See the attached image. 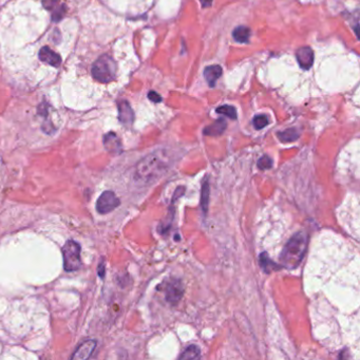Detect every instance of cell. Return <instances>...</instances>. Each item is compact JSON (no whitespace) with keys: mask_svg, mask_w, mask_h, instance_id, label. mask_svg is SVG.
<instances>
[{"mask_svg":"<svg viewBox=\"0 0 360 360\" xmlns=\"http://www.w3.org/2000/svg\"><path fill=\"white\" fill-rule=\"evenodd\" d=\"M170 158L165 150L150 153L138 162L135 167L134 179L137 182L150 183L163 175L168 169Z\"/></svg>","mask_w":360,"mask_h":360,"instance_id":"6da1fadb","label":"cell"},{"mask_svg":"<svg viewBox=\"0 0 360 360\" xmlns=\"http://www.w3.org/2000/svg\"><path fill=\"white\" fill-rule=\"evenodd\" d=\"M309 238L306 233H297L285 244L280 256V261L286 269L293 270L298 267L308 249Z\"/></svg>","mask_w":360,"mask_h":360,"instance_id":"7a4b0ae2","label":"cell"},{"mask_svg":"<svg viewBox=\"0 0 360 360\" xmlns=\"http://www.w3.org/2000/svg\"><path fill=\"white\" fill-rule=\"evenodd\" d=\"M116 73V63L112 59L111 56L105 54L98 57L92 66V76H93L97 81L110 82L115 77Z\"/></svg>","mask_w":360,"mask_h":360,"instance_id":"3957f363","label":"cell"},{"mask_svg":"<svg viewBox=\"0 0 360 360\" xmlns=\"http://www.w3.org/2000/svg\"><path fill=\"white\" fill-rule=\"evenodd\" d=\"M80 245L74 241V240H69V241L62 247V256H63V267L66 272H75L80 269L81 266V258H80Z\"/></svg>","mask_w":360,"mask_h":360,"instance_id":"277c9868","label":"cell"},{"mask_svg":"<svg viewBox=\"0 0 360 360\" xmlns=\"http://www.w3.org/2000/svg\"><path fill=\"white\" fill-rule=\"evenodd\" d=\"M121 204V201L113 191L107 190L101 193L96 202V210L101 215H107Z\"/></svg>","mask_w":360,"mask_h":360,"instance_id":"5b68a950","label":"cell"},{"mask_svg":"<svg viewBox=\"0 0 360 360\" xmlns=\"http://www.w3.org/2000/svg\"><path fill=\"white\" fill-rule=\"evenodd\" d=\"M165 298L169 303H178L183 296V284L179 279H169L163 283Z\"/></svg>","mask_w":360,"mask_h":360,"instance_id":"8992f818","label":"cell"},{"mask_svg":"<svg viewBox=\"0 0 360 360\" xmlns=\"http://www.w3.org/2000/svg\"><path fill=\"white\" fill-rule=\"evenodd\" d=\"M296 58L303 70H309L314 63V52L310 47H302L297 50Z\"/></svg>","mask_w":360,"mask_h":360,"instance_id":"52a82bcc","label":"cell"},{"mask_svg":"<svg viewBox=\"0 0 360 360\" xmlns=\"http://www.w3.org/2000/svg\"><path fill=\"white\" fill-rule=\"evenodd\" d=\"M117 107H118L119 122L125 126H130L133 123L134 119V113L130 105H129L128 101L126 100H121L117 104Z\"/></svg>","mask_w":360,"mask_h":360,"instance_id":"ba28073f","label":"cell"},{"mask_svg":"<svg viewBox=\"0 0 360 360\" xmlns=\"http://www.w3.org/2000/svg\"><path fill=\"white\" fill-rule=\"evenodd\" d=\"M104 146L106 150L112 154H119L123 150L121 140L114 132H109L104 136Z\"/></svg>","mask_w":360,"mask_h":360,"instance_id":"9c48e42d","label":"cell"},{"mask_svg":"<svg viewBox=\"0 0 360 360\" xmlns=\"http://www.w3.org/2000/svg\"><path fill=\"white\" fill-rule=\"evenodd\" d=\"M38 57L41 61L48 63V64H50V66H53L55 68H58L60 66V62H61L60 56L56 52L52 51L49 47H43L39 51Z\"/></svg>","mask_w":360,"mask_h":360,"instance_id":"30bf717a","label":"cell"},{"mask_svg":"<svg viewBox=\"0 0 360 360\" xmlns=\"http://www.w3.org/2000/svg\"><path fill=\"white\" fill-rule=\"evenodd\" d=\"M95 348H96L95 340H87L78 347V349L75 351V353L73 354L72 359H77V360L88 359L92 355V353H93Z\"/></svg>","mask_w":360,"mask_h":360,"instance_id":"8fae6325","label":"cell"},{"mask_svg":"<svg viewBox=\"0 0 360 360\" xmlns=\"http://www.w3.org/2000/svg\"><path fill=\"white\" fill-rule=\"evenodd\" d=\"M222 68L220 66H217V64H214V66H209L204 70V77L207 81V84L210 87H215L216 81L219 79V77L222 75Z\"/></svg>","mask_w":360,"mask_h":360,"instance_id":"7c38bea8","label":"cell"},{"mask_svg":"<svg viewBox=\"0 0 360 360\" xmlns=\"http://www.w3.org/2000/svg\"><path fill=\"white\" fill-rule=\"evenodd\" d=\"M225 129H226V122L224 121V118H220L217 122H215L214 124L204 129V134L209 136H218L222 134Z\"/></svg>","mask_w":360,"mask_h":360,"instance_id":"4fadbf2b","label":"cell"},{"mask_svg":"<svg viewBox=\"0 0 360 360\" xmlns=\"http://www.w3.org/2000/svg\"><path fill=\"white\" fill-rule=\"evenodd\" d=\"M233 36L236 41L241 42V43H246L249 40L251 30H249L247 26L240 25V26H237L236 29L233 31Z\"/></svg>","mask_w":360,"mask_h":360,"instance_id":"5bb4252c","label":"cell"},{"mask_svg":"<svg viewBox=\"0 0 360 360\" xmlns=\"http://www.w3.org/2000/svg\"><path fill=\"white\" fill-rule=\"evenodd\" d=\"M300 136L299 132L297 129L295 128H290V129H286V130L284 131H281L278 133V137L279 140L281 142H284V143H290V142H294L298 140Z\"/></svg>","mask_w":360,"mask_h":360,"instance_id":"9a60e30c","label":"cell"},{"mask_svg":"<svg viewBox=\"0 0 360 360\" xmlns=\"http://www.w3.org/2000/svg\"><path fill=\"white\" fill-rule=\"evenodd\" d=\"M208 203H209V183L205 181L202 185V196H201V205L204 212L207 211Z\"/></svg>","mask_w":360,"mask_h":360,"instance_id":"2e32d148","label":"cell"},{"mask_svg":"<svg viewBox=\"0 0 360 360\" xmlns=\"http://www.w3.org/2000/svg\"><path fill=\"white\" fill-rule=\"evenodd\" d=\"M201 354H200V350L197 346H190L188 347L185 352H184L181 355V359H198L200 358Z\"/></svg>","mask_w":360,"mask_h":360,"instance_id":"e0dca14e","label":"cell"},{"mask_svg":"<svg viewBox=\"0 0 360 360\" xmlns=\"http://www.w3.org/2000/svg\"><path fill=\"white\" fill-rule=\"evenodd\" d=\"M216 112L219 113V114L226 115L227 117L232 118V119H236V118H237V111H236V109H235L233 106H229V105L221 106V107H219V108L216 109Z\"/></svg>","mask_w":360,"mask_h":360,"instance_id":"ac0fdd59","label":"cell"},{"mask_svg":"<svg viewBox=\"0 0 360 360\" xmlns=\"http://www.w3.org/2000/svg\"><path fill=\"white\" fill-rule=\"evenodd\" d=\"M253 124H254V127H255L256 129H258V130H260V129H263L265 126L269 125V117H267V116L264 115V114L256 115V116L254 117Z\"/></svg>","mask_w":360,"mask_h":360,"instance_id":"d6986e66","label":"cell"},{"mask_svg":"<svg viewBox=\"0 0 360 360\" xmlns=\"http://www.w3.org/2000/svg\"><path fill=\"white\" fill-rule=\"evenodd\" d=\"M273 166V160L267 155H263L262 158L258 162V167H259L261 170H266L272 168Z\"/></svg>","mask_w":360,"mask_h":360,"instance_id":"ffe728a7","label":"cell"},{"mask_svg":"<svg viewBox=\"0 0 360 360\" xmlns=\"http://www.w3.org/2000/svg\"><path fill=\"white\" fill-rule=\"evenodd\" d=\"M260 263L266 273H270L272 271L271 265H273L274 267H277V265L274 262H272L269 258H265V253L260 256Z\"/></svg>","mask_w":360,"mask_h":360,"instance_id":"44dd1931","label":"cell"},{"mask_svg":"<svg viewBox=\"0 0 360 360\" xmlns=\"http://www.w3.org/2000/svg\"><path fill=\"white\" fill-rule=\"evenodd\" d=\"M52 12H53V14H52V20L55 21V22H57V21H59V20L61 19L63 14H64V7H63V6H61V7H60V6H56Z\"/></svg>","mask_w":360,"mask_h":360,"instance_id":"7402d4cb","label":"cell"},{"mask_svg":"<svg viewBox=\"0 0 360 360\" xmlns=\"http://www.w3.org/2000/svg\"><path fill=\"white\" fill-rule=\"evenodd\" d=\"M58 4V0H42V5L45 10L53 11Z\"/></svg>","mask_w":360,"mask_h":360,"instance_id":"603a6c76","label":"cell"},{"mask_svg":"<svg viewBox=\"0 0 360 360\" xmlns=\"http://www.w3.org/2000/svg\"><path fill=\"white\" fill-rule=\"evenodd\" d=\"M148 98H149L150 100H152L153 103H160V101L162 100V97H161L158 93H156V92H154V91L149 92V93H148Z\"/></svg>","mask_w":360,"mask_h":360,"instance_id":"cb8c5ba5","label":"cell"},{"mask_svg":"<svg viewBox=\"0 0 360 360\" xmlns=\"http://www.w3.org/2000/svg\"><path fill=\"white\" fill-rule=\"evenodd\" d=\"M98 276L100 277V278H104L105 277V264L104 262H101L98 266Z\"/></svg>","mask_w":360,"mask_h":360,"instance_id":"d4e9b609","label":"cell"},{"mask_svg":"<svg viewBox=\"0 0 360 360\" xmlns=\"http://www.w3.org/2000/svg\"><path fill=\"white\" fill-rule=\"evenodd\" d=\"M203 6H209L212 3V0H200Z\"/></svg>","mask_w":360,"mask_h":360,"instance_id":"484cf974","label":"cell"}]
</instances>
